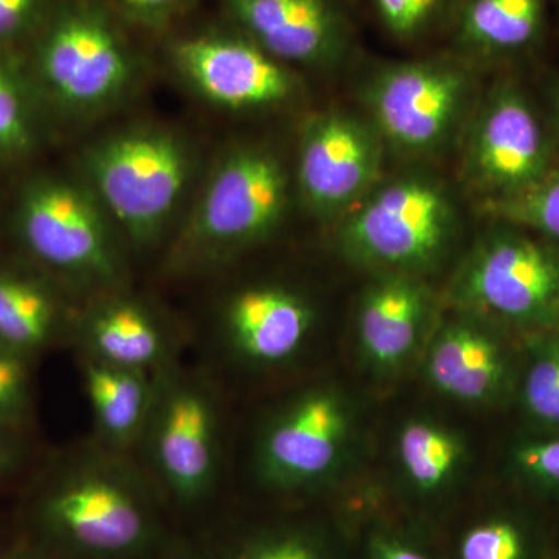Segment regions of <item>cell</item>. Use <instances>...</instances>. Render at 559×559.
Masks as SVG:
<instances>
[{
  "mask_svg": "<svg viewBox=\"0 0 559 559\" xmlns=\"http://www.w3.org/2000/svg\"><path fill=\"white\" fill-rule=\"evenodd\" d=\"M204 165L186 132L159 123L123 124L84 143L76 176L132 250L168 245L189 207Z\"/></svg>",
  "mask_w": 559,
  "mask_h": 559,
  "instance_id": "cell-1",
  "label": "cell"
},
{
  "mask_svg": "<svg viewBox=\"0 0 559 559\" xmlns=\"http://www.w3.org/2000/svg\"><path fill=\"white\" fill-rule=\"evenodd\" d=\"M159 491L127 454L94 444L66 455L35 502L44 538L79 559H138L160 539Z\"/></svg>",
  "mask_w": 559,
  "mask_h": 559,
  "instance_id": "cell-2",
  "label": "cell"
},
{
  "mask_svg": "<svg viewBox=\"0 0 559 559\" xmlns=\"http://www.w3.org/2000/svg\"><path fill=\"white\" fill-rule=\"evenodd\" d=\"M293 191V168L275 146L260 140L230 143L204 167L165 246V271L207 274L270 240L286 218Z\"/></svg>",
  "mask_w": 559,
  "mask_h": 559,
  "instance_id": "cell-3",
  "label": "cell"
},
{
  "mask_svg": "<svg viewBox=\"0 0 559 559\" xmlns=\"http://www.w3.org/2000/svg\"><path fill=\"white\" fill-rule=\"evenodd\" d=\"M109 0H57L22 51L47 114L92 120L131 100L145 62Z\"/></svg>",
  "mask_w": 559,
  "mask_h": 559,
  "instance_id": "cell-4",
  "label": "cell"
},
{
  "mask_svg": "<svg viewBox=\"0 0 559 559\" xmlns=\"http://www.w3.org/2000/svg\"><path fill=\"white\" fill-rule=\"evenodd\" d=\"M11 223L36 266L84 299L130 288L127 245L75 175L40 171L22 180Z\"/></svg>",
  "mask_w": 559,
  "mask_h": 559,
  "instance_id": "cell-5",
  "label": "cell"
},
{
  "mask_svg": "<svg viewBox=\"0 0 559 559\" xmlns=\"http://www.w3.org/2000/svg\"><path fill=\"white\" fill-rule=\"evenodd\" d=\"M457 226V209L443 183L401 176L378 183L341 218L337 248L359 266L417 275L444 259Z\"/></svg>",
  "mask_w": 559,
  "mask_h": 559,
  "instance_id": "cell-6",
  "label": "cell"
},
{
  "mask_svg": "<svg viewBox=\"0 0 559 559\" xmlns=\"http://www.w3.org/2000/svg\"><path fill=\"white\" fill-rule=\"evenodd\" d=\"M221 411L207 378L176 362L156 373V392L142 451L146 476L182 507L207 500L221 473Z\"/></svg>",
  "mask_w": 559,
  "mask_h": 559,
  "instance_id": "cell-7",
  "label": "cell"
},
{
  "mask_svg": "<svg viewBox=\"0 0 559 559\" xmlns=\"http://www.w3.org/2000/svg\"><path fill=\"white\" fill-rule=\"evenodd\" d=\"M473 75L454 58H428L382 66L367 81L364 102L370 121L406 156L440 153L466 119Z\"/></svg>",
  "mask_w": 559,
  "mask_h": 559,
  "instance_id": "cell-8",
  "label": "cell"
},
{
  "mask_svg": "<svg viewBox=\"0 0 559 559\" xmlns=\"http://www.w3.org/2000/svg\"><path fill=\"white\" fill-rule=\"evenodd\" d=\"M165 53L198 98L226 112L277 110L301 94L299 70L283 64L229 22L175 36Z\"/></svg>",
  "mask_w": 559,
  "mask_h": 559,
  "instance_id": "cell-9",
  "label": "cell"
},
{
  "mask_svg": "<svg viewBox=\"0 0 559 559\" xmlns=\"http://www.w3.org/2000/svg\"><path fill=\"white\" fill-rule=\"evenodd\" d=\"M353 412L334 388L290 396L264 423L253 450L255 476L277 492L308 491L330 479L347 454Z\"/></svg>",
  "mask_w": 559,
  "mask_h": 559,
  "instance_id": "cell-10",
  "label": "cell"
},
{
  "mask_svg": "<svg viewBox=\"0 0 559 559\" xmlns=\"http://www.w3.org/2000/svg\"><path fill=\"white\" fill-rule=\"evenodd\" d=\"M384 142L371 121L333 108L301 127L294 190L316 218L341 219L381 182Z\"/></svg>",
  "mask_w": 559,
  "mask_h": 559,
  "instance_id": "cell-11",
  "label": "cell"
},
{
  "mask_svg": "<svg viewBox=\"0 0 559 559\" xmlns=\"http://www.w3.org/2000/svg\"><path fill=\"white\" fill-rule=\"evenodd\" d=\"M551 145L535 106L513 81L496 84L466 134L465 178L485 202L518 197L551 173Z\"/></svg>",
  "mask_w": 559,
  "mask_h": 559,
  "instance_id": "cell-12",
  "label": "cell"
},
{
  "mask_svg": "<svg viewBox=\"0 0 559 559\" xmlns=\"http://www.w3.org/2000/svg\"><path fill=\"white\" fill-rule=\"evenodd\" d=\"M455 293L473 310L549 325L559 318V257L522 231H492L466 260Z\"/></svg>",
  "mask_w": 559,
  "mask_h": 559,
  "instance_id": "cell-13",
  "label": "cell"
},
{
  "mask_svg": "<svg viewBox=\"0 0 559 559\" xmlns=\"http://www.w3.org/2000/svg\"><path fill=\"white\" fill-rule=\"evenodd\" d=\"M318 311L307 294L283 283H250L231 290L215 319L216 344L234 362L253 369L288 366L307 347Z\"/></svg>",
  "mask_w": 559,
  "mask_h": 559,
  "instance_id": "cell-14",
  "label": "cell"
},
{
  "mask_svg": "<svg viewBox=\"0 0 559 559\" xmlns=\"http://www.w3.org/2000/svg\"><path fill=\"white\" fill-rule=\"evenodd\" d=\"M224 21L296 70L336 68L353 44L337 0H221Z\"/></svg>",
  "mask_w": 559,
  "mask_h": 559,
  "instance_id": "cell-15",
  "label": "cell"
},
{
  "mask_svg": "<svg viewBox=\"0 0 559 559\" xmlns=\"http://www.w3.org/2000/svg\"><path fill=\"white\" fill-rule=\"evenodd\" d=\"M70 329L84 358L148 373L175 362L170 326L130 288L87 297Z\"/></svg>",
  "mask_w": 559,
  "mask_h": 559,
  "instance_id": "cell-16",
  "label": "cell"
},
{
  "mask_svg": "<svg viewBox=\"0 0 559 559\" xmlns=\"http://www.w3.org/2000/svg\"><path fill=\"white\" fill-rule=\"evenodd\" d=\"M432 297L411 274L382 275L364 290L356 316L360 355L374 370H399L417 352L428 326Z\"/></svg>",
  "mask_w": 559,
  "mask_h": 559,
  "instance_id": "cell-17",
  "label": "cell"
},
{
  "mask_svg": "<svg viewBox=\"0 0 559 559\" xmlns=\"http://www.w3.org/2000/svg\"><path fill=\"white\" fill-rule=\"evenodd\" d=\"M502 345L471 319L452 320L437 333L426 359L432 388L448 399L465 404H485L498 399L507 380Z\"/></svg>",
  "mask_w": 559,
  "mask_h": 559,
  "instance_id": "cell-18",
  "label": "cell"
},
{
  "mask_svg": "<svg viewBox=\"0 0 559 559\" xmlns=\"http://www.w3.org/2000/svg\"><path fill=\"white\" fill-rule=\"evenodd\" d=\"M81 377L97 443L127 455L138 450L153 407L156 373L81 356Z\"/></svg>",
  "mask_w": 559,
  "mask_h": 559,
  "instance_id": "cell-19",
  "label": "cell"
},
{
  "mask_svg": "<svg viewBox=\"0 0 559 559\" xmlns=\"http://www.w3.org/2000/svg\"><path fill=\"white\" fill-rule=\"evenodd\" d=\"M546 27L544 0H459L455 40L480 60H509L535 49Z\"/></svg>",
  "mask_w": 559,
  "mask_h": 559,
  "instance_id": "cell-20",
  "label": "cell"
},
{
  "mask_svg": "<svg viewBox=\"0 0 559 559\" xmlns=\"http://www.w3.org/2000/svg\"><path fill=\"white\" fill-rule=\"evenodd\" d=\"M72 323L47 278L0 267V344L32 358Z\"/></svg>",
  "mask_w": 559,
  "mask_h": 559,
  "instance_id": "cell-21",
  "label": "cell"
},
{
  "mask_svg": "<svg viewBox=\"0 0 559 559\" xmlns=\"http://www.w3.org/2000/svg\"><path fill=\"white\" fill-rule=\"evenodd\" d=\"M46 116L21 55L0 50V165L16 167L38 153Z\"/></svg>",
  "mask_w": 559,
  "mask_h": 559,
  "instance_id": "cell-22",
  "label": "cell"
},
{
  "mask_svg": "<svg viewBox=\"0 0 559 559\" xmlns=\"http://www.w3.org/2000/svg\"><path fill=\"white\" fill-rule=\"evenodd\" d=\"M396 448L404 477L423 495L443 491L465 459L457 433L425 418L411 419L401 428Z\"/></svg>",
  "mask_w": 559,
  "mask_h": 559,
  "instance_id": "cell-23",
  "label": "cell"
},
{
  "mask_svg": "<svg viewBox=\"0 0 559 559\" xmlns=\"http://www.w3.org/2000/svg\"><path fill=\"white\" fill-rule=\"evenodd\" d=\"M223 559H336L322 535L296 524L250 530L230 540Z\"/></svg>",
  "mask_w": 559,
  "mask_h": 559,
  "instance_id": "cell-24",
  "label": "cell"
},
{
  "mask_svg": "<svg viewBox=\"0 0 559 559\" xmlns=\"http://www.w3.org/2000/svg\"><path fill=\"white\" fill-rule=\"evenodd\" d=\"M484 210L495 218L559 242V170H551L546 179L518 197L485 202Z\"/></svg>",
  "mask_w": 559,
  "mask_h": 559,
  "instance_id": "cell-25",
  "label": "cell"
},
{
  "mask_svg": "<svg viewBox=\"0 0 559 559\" xmlns=\"http://www.w3.org/2000/svg\"><path fill=\"white\" fill-rule=\"evenodd\" d=\"M459 559H527L528 539L514 521L492 518L471 525L460 538Z\"/></svg>",
  "mask_w": 559,
  "mask_h": 559,
  "instance_id": "cell-26",
  "label": "cell"
},
{
  "mask_svg": "<svg viewBox=\"0 0 559 559\" xmlns=\"http://www.w3.org/2000/svg\"><path fill=\"white\" fill-rule=\"evenodd\" d=\"M524 404L533 418L559 426V341L536 349L524 381Z\"/></svg>",
  "mask_w": 559,
  "mask_h": 559,
  "instance_id": "cell-27",
  "label": "cell"
},
{
  "mask_svg": "<svg viewBox=\"0 0 559 559\" xmlns=\"http://www.w3.org/2000/svg\"><path fill=\"white\" fill-rule=\"evenodd\" d=\"M28 356L0 344V428L20 430L32 414Z\"/></svg>",
  "mask_w": 559,
  "mask_h": 559,
  "instance_id": "cell-28",
  "label": "cell"
},
{
  "mask_svg": "<svg viewBox=\"0 0 559 559\" xmlns=\"http://www.w3.org/2000/svg\"><path fill=\"white\" fill-rule=\"evenodd\" d=\"M450 0H371L378 20L399 40H417L443 17Z\"/></svg>",
  "mask_w": 559,
  "mask_h": 559,
  "instance_id": "cell-29",
  "label": "cell"
},
{
  "mask_svg": "<svg viewBox=\"0 0 559 559\" xmlns=\"http://www.w3.org/2000/svg\"><path fill=\"white\" fill-rule=\"evenodd\" d=\"M57 0H0V50L22 55Z\"/></svg>",
  "mask_w": 559,
  "mask_h": 559,
  "instance_id": "cell-30",
  "label": "cell"
},
{
  "mask_svg": "<svg viewBox=\"0 0 559 559\" xmlns=\"http://www.w3.org/2000/svg\"><path fill=\"white\" fill-rule=\"evenodd\" d=\"M128 27L162 32L186 11L191 0H109Z\"/></svg>",
  "mask_w": 559,
  "mask_h": 559,
  "instance_id": "cell-31",
  "label": "cell"
},
{
  "mask_svg": "<svg viewBox=\"0 0 559 559\" xmlns=\"http://www.w3.org/2000/svg\"><path fill=\"white\" fill-rule=\"evenodd\" d=\"M514 462L530 479L559 488V439L524 444L516 451Z\"/></svg>",
  "mask_w": 559,
  "mask_h": 559,
  "instance_id": "cell-32",
  "label": "cell"
},
{
  "mask_svg": "<svg viewBox=\"0 0 559 559\" xmlns=\"http://www.w3.org/2000/svg\"><path fill=\"white\" fill-rule=\"evenodd\" d=\"M367 559H432L395 533L377 532L367 543Z\"/></svg>",
  "mask_w": 559,
  "mask_h": 559,
  "instance_id": "cell-33",
  "label": "cell"
},
{
  "mask_svg": "<svg viewBox=\"0 0 559 559\" xmlns=\"http://www.w3.org/2000/svg\"><path fill=\"white\" fill-rule=\"evenodd\" d=\"M24 452L20 432L0 428V480L20 469Z\"/></svg>",
  "mask_w": 559,
  "mask_h": 559,
  "instance_id": "cell-34",
  "label": "cell"
},
{
  "mask_svg": "<svg viewBox=\"0 0 559 559\" xmlns=\"http://www.w3.org/2000/svg\"><path fill=\"white\" fill-rule=\"evenodd\" d=\"M168 559H212L207 555L200 554L194 550H179L178 554L171 555Z\"/></svg>",
  "mask_w": 559,
  "mask_h": 559,
  "instance_id": "cell-35",
  "label": "cell"
},
{
  "mask_svg": "<svg viewBox=\"0 0 559 559\" xmlns=\"http://www.w3.org/2000/svg\"><path fill=\"white\" fill-rule=\"evenodd\" d=\"M551 103H554L555 120H557L559 130V81L555 84L554 94H551Z\"/></svg>",
  "mask_w": 559,
  "mask_h": 559,
  "instance_id": "cell-36",
  "label": "cell"
},
{
  "mask_svg": "<svg viewBox=\"0 0 559 559\" xmlns=\"http://www.w3.org/2000/svg\"><path fill=\"white\" fill-rule=\"evenodd\" d=\"M7 559H53V558L46 557V555L20 554V555H14V557H10Z\"/></svg>",
  "mask_w": 559,
  "mask_h": 559,
  "instance_id": "cell-37",
  "label": "cell"
}]
</instances>
